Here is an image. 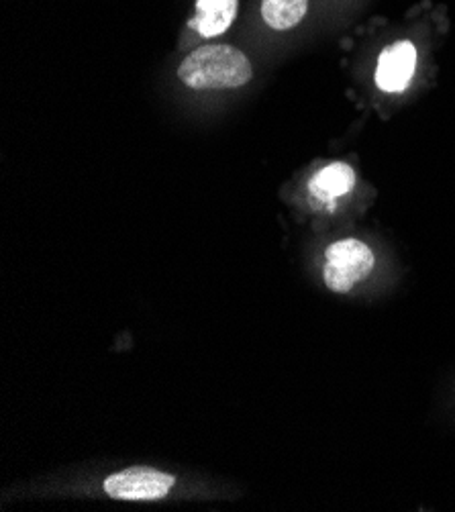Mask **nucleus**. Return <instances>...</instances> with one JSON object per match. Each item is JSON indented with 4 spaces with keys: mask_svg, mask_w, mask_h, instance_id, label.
Segmentation results:
<instances>
[{
    "mask_svg": "<svg viewBox=\"0 0 455 512\" xmlns=\"http://www.w3.org/2000/svg\"><path fill=\"white\" fill-rule=\"evenodd\" d=\"M356 186V172L343 162H333L321 168L309 182V192L313 200L329 204L345 194H349Z\"/></svg>",
    "mask_w": 455,
    "mask_h": 512,
    "instance_id": "6",
    "label": "nucleus"
},
{
    "mask_svg": "<svg viewBox=\"0 0 455 512\" xmlns=\"http://www.w3.org/2000/svg\"><path fill=\"white\" fill-rule=\"evenodd\" d=\"M237 7L239 0H196V11L188 27L200 37H219L233 25Z\"/></svg>",
    "mask_w": 455,
    "mask_h": 512,
    "instance_id": "5",
    "label": "nucleus"
},
{
    "mask_svg": "<svg viewBox=\"0 0 455 512\" xmlns=\"http://www.w3.org/2000/svg\"><path fill=\"white\" fill-rule=\"evenodd\" d=\"M374 251L360 239H341L327 247L323 280L329 290L347 294L374 270Z\"/></svg>",
    "mask_w": 455,
    "mask_h": 512,
    "instance_id": "2",
    "label": "nucleus"
},
{
    "mask_svg": "<svg viewBox=\"0 0 455 512\" xmlns=\"http://www.w3.org/2000/svg\"><path fill=\"white\" fill-rule=\"evenodd\" d=\"M309 0H262V19L274 31H288L307 17Z\"/></svg>",
    "mask_w": 455,
    "mask_h": 512,
    "instance_id": "7",
    "label": "nucleus"
},
{
    "mask_svg": "<svg viewBox=\"0 0 455 512\" xmlns=\"http://www.w3.org/2000/svg\"><path fill=\"white\" fill-rule=\"evenodd\" d=\"M417 68V49L411 41H396L388 45L376 66V84L384 92H400L409 86Z\"/></svg>",
    "mask_w": 455,
    "mask_h": 512,
    "instance_id": "4",
    "label": "nucleus"
},
{
    "mask_svg": "<svg viewBox=\"0 0 455 512\" xmlns=\"http://www.w3.org/2000/svg\"><path fill=\"white\" fill-rule=\"evenodd\" d=\"M176 478L172 474L147 468L133 466L111 474L105 480V492L117 500H160L168 496Z\"/></svg>",
    "mask_w": 455,
    "mask_h": 512,
    "instance_id": "3",
    "label": "nucleus"
},
{
    "mask_svg": "<svg viewBox=\"0 0 455 512\" xmlns=\"http://www.w3.org/2000/svg\"><path fill=\"white\" fill-rule=\"evenodd\" d=\"M254 76L249 58L233 45H205L188 54L178 78L192 90L241 88Z\"/></svg>",
    "mask_w": 455,
    "mask_h": 512,
    "instance_id": "1",
    "label": "nucleus"
}]
</instances>
